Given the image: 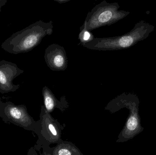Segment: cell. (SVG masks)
I'll list each match as a JSON object with an SVG mask.
<instances>
[{
  "mask_svg": "<svg viewBox=\"0 0 156 155\" xmlns=\"http://www.w3.org/2000/svg\"><path fill=\"white\" fill-rule=\"evenodd\" d=\"M55 2H57L59 4H63L69 2L70 0H54Z\"/></svg>",
  "mask_w": 156,
  "mask_h": 155,
  "instance_id": "cell-14",
  "label": "cell"
},
{
  "mask_svg": "<svg viewBox=\"0 0 156 155\" xmlns=\"http://www.w3.org/2000/svg\"><path fill=\"white\" fill-rule=\"evenodd\" d=\"M40 155H52L48 151H45V150H43V153H40Z\"/></svg>",
  "mask_w": 156,
  "mask_h": 155,
  "instance_id": "cell-15",
  "label": "cell"
},
{
  "mask_svg": "<svg viewBox=\"0 0 156 155\" xmlns=\"http://www.w3.org/2000/svg\"><path fill=\"white\" fill-rule=\"evenodd\" d=\"M42 95L44 98L43 106L46 111L49 113H52L55 108H58L62 112H64L69 107L68 103L65 96H62L61 100L59 101L47 86L43 87Z\"/></svg>",
  "mask_w": 156,
  "mask_h": 155,
  "instance_id": "cell-9",
  "label": "cell"
},
{
  "mask_svg": "<svg viewBox=\"0 0 156 155\" xmlns=\"http://www.w3.org/2000/svg\"><path fill=\"white\" fill-rule=\"evenodd\" d=\"M154 30V26L144 21L137 22L129 32L119 36L94 38L83 47L96 51H116L130 48L146 39Z\"/></svg>",
  "mask_w": 156,
  "mask_h": 155,
  "instance_id": "cell-2",
  "label": "cell"
},
{
  "mask_svg": "<svg viewBox=\"0 0 156 155\" xmlns=\"http://www.w3.org/2000/svg\"><path fill=\"white\" fill-rule=\"evenodd\" d=\"M3 103V102H2V101H1V98H0V106H1L2 105V104Z\"/></svg>",
  "mask_w": 156,
  "mask_h": 155,
  "instance_id": "cell-16",
  "label": "cell"
},
{
  "mask_svg": "<svg viewBox=\"0 0 156 155\" xmlns=\"http://www.w3.org/2000/svg\"><path fill=\"white\" fill-rule=\"evenodd\" d=\"M0 117L5 123H12L34 133L37 121L29 114L24 105H16L11 102L3 103L0 106Z\"/></svg>",
  "mask_w": 156,
  "mask_h": 155,
  "instance_id": "cell-6",
  "label": "cell"
},
{
  "mask_svg": "<svg viewBox=\"0 0 156 155\" xmlns=\"http://www.w3.org/2000/svg\"><path fill=\"white\" fill-rule=\"evenodd\" d=\"M8 0H0V12H1V9L2 7L5 5Z\"/></svg>",
  "mask_w": 156,
  "mask_h": 155,
  "instance_id": "cell-13",
  "label": "cell"
},
{
  "mask_svg": "<svg viewBox=\"0 0 156 155\" xmlns=\"http://www.w3.org/2000/svg\"><path fill=\"white\" fill-rule=\"evenodd\" d=\"M95 38L94 35L90 31L81 26L80 32L78 35V39L80 41V44L83 45L92 42Z\"/></svg>",
  "mask_w": 156,
  "mask_h": 155,
  "instance_id": "cell-11",
  "label": "cell"
},
{
  "mask_svg": "<svg viewBox=\"0 0 156 155\" xmlns=\"http://www.w3.org/2000/svg\"><path fill=\"white\" fill-rule=\"evenodd\" d=\"M53 22L40 21L13 34L1 45L2 49L12 54L24 53L32 51L46 35H52Z\"/></svg>",
  "mask_w": 156,
  "mask_h": 155,
  "instance_id": "cell-1",
  "label": "cell"
},
{
  "mask_svg": "<svg viewBox=\"0 0 156 155\" xmlns=\"http://www.w3.org/2000/svg\"><path fill=\"white\" fill-rule=\"evenodd\" d=\"M119 8L118 3L102 1L88 12L81 26L90 32L102 26L113 24L130 13L127 11H119Z\"/></svg>",
  "mask_w": 156,
  "mask_h": 155,
  "instance_id": "cell-4",
  "label": "cell"
},
{
  "mask_svg": "<svg viewBox=\"0 0 156 155\" xmlns=\"http://www.w3.org/2000/svg\"><path fill=\"white\" fill-rule=\"evenodd\" d=\"M139 105L137 96L131 94H123L111 101L105 107V109L112 112H116L123 107H126L129 110V115L123 128L118 135L116 143L129 141L144 131L139 114Z\"/></svg>",
  "mask_w": 156,
  "mask_h": 155,
  "instance_id": "cell-3",
  "label": "cell"
},
{
  "mask_svg": "<svg viewBox=\"0 0 156 155\" xmlns=\"http://www.w3.org/2000/svg\"><path fill=\"white\" fill-rule=\"evenodd\" d=\"M44 59L48 66L52 71H65L68 67V57L63 46L52 44L45 50Z\"/></svg>",
  "mask_w": 156,
  "mask_h": 155,
  "instance_id": "cell-8",
  "label": "cell"
},
{
  "mask_svg": "<svg viewBox=\"0 0 156 155\" xmlns=\"http://www.w3.org/2000/svg\"></svg>",
  "mask_w": 156,
  "mask_h": 155,
  "instance_id": "cell-17",
  "label": "cell"
},
{
  "mask_svg": "<svg viewBox=\"0 0 156 155\" xmlns=\"http://www.w3.org/2000/svg\"><path fill=\"white\" fill-rule=\"evenodd\" d=\"M27 155H38V154L37 153L36 150L34 148V147H31L28 150Z\"/></svg>",
  "mask_w": 156,
  "mask_h": 155,
  "instance_id": "cell-12",
  "label": "cell"
},
{
  "mask_svg": "<svg viewBox=\"0 0 156 155\" xmlns=\"http://www.w3.org/2000/svg\"><path fill=\"white\" fill-rule=\"evenodd\" d=\"M39 117V120L37 121L34 132L38 136V139L34 148L36 151H39L42 148L49 151L51 149L50 145H57L64 141L61 138L64 127L46 111L43 105L41 106Z\"/></svg>",
  "mask_w": 156,
  "mask_h": 155,
  "instance_id": "cell-5",
  "label": "cell"
},
{
  "mask_svg": "<svg viewBox=\"0 0 156 155\" xmlns=\"http://www.w3.org/2000/svg\"><path fill=\"white\" fill-rule=\"evenodd\" d=\"M49 152L52 155H82L79 148L74 144L64 141L51 148Z\"/></svg>",
  "mask_w": 156,
  "mask_h": 155,
  "instance_id": "cell-10",
  "label": "cell"
},
{
  "mask_svg": "<svg viewBox=\"0 0 156 155\" xmlns=\"http://www.w3.org/2000/svg\"><path fill=\"white\" fill-rule=\"evenodd\" d=\"M24 72L14 63L5 60L0 61V93H7L18 90L20 85L15 84L13 81Z\"/></svg>",
  "mask_w": 156,
  "mask_h": 155,
  "instance_id": "cell-7",
  "label": "cell"
}]
</instances>
